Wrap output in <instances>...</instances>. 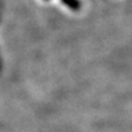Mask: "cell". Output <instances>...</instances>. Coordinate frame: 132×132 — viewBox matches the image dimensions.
Instances as JSON below:
<instances>
[{
  "instance_id": "obj_1",
  "label": "cell",
  "mask_w": 132,
  "mask_h": 132,
  "mask_svg": "<svg viewBox=\"0 0 132 132\" xmlns=\"http://www.w3.org/2000/svg\"><path fill=\"white\" fill-rule=\"evenodd\" d=\"M66 6H68L71 9H73V10H77L78 8H79V6H80V3L77 1V0H62Z\"/></svg>"
}]
</instances>
